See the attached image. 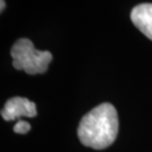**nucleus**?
<instances>
[{
	"mask_svg": "<svg viewBox=\"0 0 152 152\" xmlns=\"http://www.w3.org/2000/svg\"><path fill=\"white\" fill-rule=\"evenodd\" d=\"M118 133V116L112 104L104 103L91 109L80 121L78 136L83 145L102 150L113 144Z\"/></svg>",
	"mask_w": 152,
	"mask_h": 152,
	"instance_id": "obj_1",
	"label": "nucleus"
},
{
	"mask_svg": "<svg viewBox=\"0 0 152 152\" xmlns=\"http://www.w3.org/2000/svg\"><path fill=\"white\" fill-rule=\"evenodd\" d=\"M131 19L135 27L152 41V4H141L131 11Z\"/></svg>",
	"mask_w": 152,
	"mask_h": 152,
	"instance_id": "obj_4",
	"label": "nucleus"
},
{
	"mask_svg": "<svg viewBox=\"0 0 152 152\" xmlns=\"http://www.w3.org/2000/svg\"><path fill=\"white\" fill-rule=\"evenodd\" d=\"M37 114L35 104L24 97H12L7 100L1 109V116L5 121H15L22 117H35Z\"/></svg>",
	"mask_w": 152,
	"mask_h": 152,
	"instance_id": "obj_3",
	"label": "nucleus"
},
{
	"mask_svg": "<svg viewBox=\"0 0 152 152\" xmlns=\"http://www.w3.org/2000/svg\"><path fill=\"white\" fill-rule=\"evenodd\" d=\"M28 131H31V124L24 121H18L16 125L14 126V132L18 134H25Z\"/></svg>",
	"mask_w": 152,
	"mask_h": 152,
	"instance_id": "obj_5",
	"label": "nucleus"
},
{
	"mask_svg": "<svg viewBox=\"0 0 152 152\" xmlns=\"http://www.w3.org/2000/svg\"><path fill=\"white\" fill-rule=\"evenodd\" d=\"M0 2H1V7H0V10H1V11H4V9H5V7H6V2H5V0H0Z\"/></svg>",
	"mask_w": 152,
	"mask_h": 152,
	"instance_id": "obj_6",
	"label": "nucleus"
},
{
	"mask_svg": "<svg viewBox=\"0 0 152 152\" xmlns=\"http://www.w3.org/2000/svg\"><path fill=\"white\" fill-rule=\"evenodd\" d=\"M12 65L17 70H24L28 75L44 73L52 61L49 51L36 50L28 38H20L11 48Z\"/></svg>",
	"mask_w": 152,
	"mask_h": 152,
	"instance_id": "obj_2",
	"label": "nucleus"
}]
</instances>
